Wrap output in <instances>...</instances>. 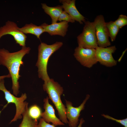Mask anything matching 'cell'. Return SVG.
Instances as JSON below:
<instances>
[{"instance_id":"cb8c5ba5","label":"cell","mask_w":127,"mask_h":127,"mask_svg":"<svg viewBox=\"0 0 127 127\" xmlns=\"http://www.w3.org/2000/svg\"><path fill=\"white\" fill-rule=\"evenodd\" d=\"M11 77V76L9 74L6 75L1 76H0V81L5 78H10Z\"/></svg>"},{"instance_id":"603a6c76","label":"cell","mask_w":127,"mask_h":127,"mask_svg":"<svg viewBox=\"0 0 127 127\" xmlns=\"http://www.w3.org/2000/svg\"><path fill=\"white\" fill-rule=\"evenodd\" d=\"M85 122V121L83 118H81L79 120V123L77 127H82L83 124Z\"/></svg>"},{"instance_id":"3957f363","label":"cell","mask_w":127,"mask_h":127,"mask_svg":"<svg viewBox=\"0 0 127 127\" xmlns=\"http://www.w3.org/2000/svg\"><path fill=\"white\" fill-rule=\"evenodd\" d=\"M44 90L46 92L48 97L55 105L57 110L59 119L63 123H68L66 116V106L63 104L61 98L64 89L58 83L50 79L47 82H44L43 85Z\"/></svg>"},{"instance_id":"ffe728a7","label":"cell","mask_w":127,"mask_h":127,"mask_svg":"<svg viewBox=\"0 0 127 127\" xmlns=\"http://www.w3.org/2000/svg\"><path fill=\"white\" fill-rule=\"evenodd\" d=\"M58 20L61 22L65 21L68 22L73 23L75 20L71 16L64 10H63L58 18Z\"/></svg>"},{"instance_id":"5bb4252c","label":"cell","mask_w":127,"mask_h":127,"mask_svg":"<svg viewBox=\"0 0 127 127\" xmlns=\"http://www.w3.org/2000/svg\"><path fill=\"white\" fill-rule=\"evenodd\" d=\"M42 7L45 12L49 15L52 19V24L57 22L62 12L63 8L62 6L49 7L45 3L41 4Z\"/></svg>"},{"instance_id":"30bf717a","label":"cell","mask_w":127,"mask_h":127,"mask_svg":"<svg viewBox=\"0 0 127 127\" xmlns=\"http://www.w3.org/2000/svg\"><path fill=\"white\" fill-rule=\"evenodd\" d=\"M95 56L97 62L108 67L115 65L117 61L112 55L116 50L115 46L103 48L98 46L95 49Z\"/></svg>"},{"instance_id":"7c38bea8","label":"cell","mask_w":127,"mask_h":127,"mask_svg":"<svg viewBox=\"0 0 127 127\" xmlns=\"http://www.w3.org/2000/svg\"><path fill=\"white\" fill-rule=\"evenodd\" d=\"M40 25L45 32H48L50 35H59L63 37L66 35L69 26L68 22L65 21L50 25L44 23Z\"/></svg>"},{"instance_id":"8fae6325","label":"cell","mask_w":127,"mask_h":127,"mask_svg":"<svg viewBox=\"0 0 127 127\" xmlns=\"http://www.w3.org/2000/svg\"><path fill=\"white\" fill-rule=\"evenodd\" d=\"M49 99L48 96H47L44 99V108L45 110L42 112L41 116L45 122L48 123H51L56 127L64 125V124L56 115L55 110L53 106L49 103Z\"/></svg>"},{"instance_id":"5b68a950","label":"cell","mask_w":127,"mask_h":127,"mask_svg":"<svg viewBox=\"0 0 127 127\" xmlns=\"http://www.w3.org/2000/svg\"><path fill=\"white\" fill-rule=\"evenodd\" d=\"M82 33L77 37L78 46L86 48L95 49L98 46L94 22H84Z\"/></svg>"},{"instance_id":"ba28073f","label":"cell","mask_w":127,"mask_h":127,"mask_svg":"<svg viewBox=\"0 0 127 127\" xmlns=\"http://www.w3.org/2000/svg\"><path fill=\"white\" fill-rule=\"evenodd\" d=\"M90 95H87L83 102L78 107H75L72 103L65 99L66 107V116L70 127H77L79 123V118L80 113L84 109L85 105L89 99Z\"/></svg>"},{"instance_id":"ac0fdd59","label":"cell","mask_w":127,"mask_h":127,"mask_svg":"<svg viewBox=\"0 0 127 127\" xmlns=\"http://www.w3.org/2000/svg\"><path fill=\"white\" fill-rule=\"evenodd\" d=\"M28 112L32 119L37 120L41 116L42 112L40 107L36 104L32 105L28 108Z\"/></svg>"},{"instance_id":"277c9868","label":"cell","mask_w":127,"mask_h":127,"mask_svg":"<svg viewBox=\"0 0 127 127\" xmlns=\"http://www.w3.org/2000/svg\"><path fill=\"white\" fill-rule=\"evenodd\" d=\"M4 83V79L0 81V90L2 91L4 93L5 98L7 102V104L4 107L3 109L10 103L15 104L16 107V114L14 118L10 122V123H11L22 118V115L24 112L26 107L28 105V103L26 101L24 102L27 98L26 93L22 94L20 97H16L6 89Z\"/></svg>"},{"instance_id":"52a82bcc","label":"cell","mask_w":127,"mask_h":127,"mask_svg":"<svg viewBox=\"0 0 127 127\" xmlns=\"http://www.w3.org/2000/svg\"><path fill=\"white\" fill-rule=\"evenodd\" d=\"M19 28L15 22L8 21L0 27V39L4 36L10 35L13 37L16 43L22 47L25 46L27 36L19 31Z\"/></svg>"},{"instance_id":"6da1fadb","label":"cell","mask_w":127,"mask_h":127,"mask_svg":"<svg viewBox=\"0 0 127 127\" xmlns=\"http://www.w3.org/2000/svg\"><path fill=\"white\" fill-rule=\"evenodd\" d=\"M30 50L29 47L26 46L22 47L20 50L12 53L4 48L0 49V65L6 67L8 69L11 77L13 95L16 96L19 92L18 80L21 77L20 67L24 64L22 59L29 53Z\"/></svg>"},{"instance_id":"8992f818","label":"cell","mask_w":127,"mask_h":127,"mask_svg":"<svg viewBox=\"0 0 127 127\" xmlns=\"http://www.w3.org/2000/svg\"><path fill=\"white\" fill-rule=\"evenodd\" d=\"M93 22L98 46L105 48L110 46L111 44L109 39V34L103 16L98 15Z\"/></svg>"},{"instance_id":"d6986e66","label":"cell","mask_w":127,"mask_h":127,"mask_svg":"<svg viewBox=\"0 0 127 127\" xmlns=\"http://www.w3.org/2000/svg\"><path fill=\"white\" fill-rule=\"evenodd\" d=\"M114 22L115 24L121 28L127 24V17L124 15H120L118 19Z\"/></svg>"},{"instance_id":"7402d4cb","label":"cell","mask_w":127,"mask_h":127,"mask_svg":"<svg viewBox=\"0 0 127 127\" xmlns=\"http://www.w3.org/2000/svg\"><path fill=\"white\" fill-rule=\"evenodd\" d=\"M38 127H56L53 124H51L45 122L43 119L40 118L38 125Z\"/></svg>"},{"instance_id":"4fadbf2b","label":"cell","mask_w":127,"mask_h":127,"mask_svg":"<svg viewBox=\"0 0 127 127\" xmlns=\"http://www.w3.org/2000/svg\"><path fill=\"white\" fill-rule=\"evenodd\" d=\"M75 0H60L64 10L69 14L75 20L82 24L85 21V18L77 9L75 5Z\"/></svg>"},{"instance_id":"44dd1931","label":"cell","mask_w":127,"mask_h":127,"mask_svg":"<svg viewBox=\"0 0 127 127\" xmlns=\"http://www.w3.org/2000/svg\"><path fill=\"white\" fill-rule=\"evenodd\" d=\"M102 115L106 119L115 121L121 124L124 127H127V118L123 119H115L108 115L103 114Z\"/></svg>"},{"instance_id":"9c48e42d","label":"cell","mask_w":127,"mask_h":127,"mask_svg":"<svg viewBox=\"0 0 127 127\" xmlns=\"http://www.w3.org/2000/svg\"><path fill=\"white\" fill-rule=\"evenodd\" d=\"M74 55L81 65L89 68L98 62L95 49L86 48L78 46L75 49Z\"/></svg>"},{"instance_id":"d4e9b609","label":"cell","mask_w":127,"mask_h":127,"mask_svg":"<svg viewBox=\"0 0 127 127\" xmlns=\"http://www.w3.org/2000/svg\"><path fill=\"white\" fill-rule=\"evenodd\" d=\"M126 50H127V49H126L125 50H124V51L123 52L122 54V56H121V57H120V58L119 59V60L118 61H120L121 60V59H122V57L123 56V55L125 53V52L126 51Z\"/></svg>"},{"instance_id":"7a4b0ae2","label":"cell","mask_w":127,"mask_h":127,"mask_svg":"<svg viewBox=\"0 0 127 127\" xmlns=\"http://www.w3.org/2000/svg\"><path fill=\"white\" fill-rule=\"evenodd\" d=\"M63 44L61 42H56L51 45L41 42L38 46V59L36 66L38 68V77L43 80L44 82L50 79L47 71V66L49 59L53 53L62 46Z\"/></svg>"},{"instance_id":"e0dca14e","label":"cell","mask_w":127,"mask_h":127,"mask_svg":"<svg viewBox=\"0 0 127 127\" xmlns=\"http://www.w3.org/2000/svg\"><path fill=\"white\" fill-rule=\"evenodd\" d=\"M106 26L109 37L111 41H114L119 32L120 28L114 23V21H110L106 23Z\"/></svg>"},{"instance_id":"2e32d148","label":"cell","mask_w":127,"mask_h":127,"mask_svg":"<svg viewBox=\"0 0 127 127\" xmlns=\"http://www.w3.org/2000/svg\"><path fill=\"white\" fill-rule=\"evenodd\" d=\"M23 119L19 127H38L37 120L32 119L28 112V105L22 115Z\"/></svg>"},{"instance_id":"9a60e30c","label":"cell","mask_w":127,"mask_h":127,"mask_svg":"<svg viewBox=\"0 0 127 127\" xmlns=\"http://www.w3.org/2000/svg\"><path fill=\"white\" fill-rule=\"evenodd\" d=\"M19 29L20 31L25 34H33L39 39L41 35L45 32L44 30L41 25L37 26L32 23L26 24L23 27L19 28Z\"/></svg>"}]
</instances>
